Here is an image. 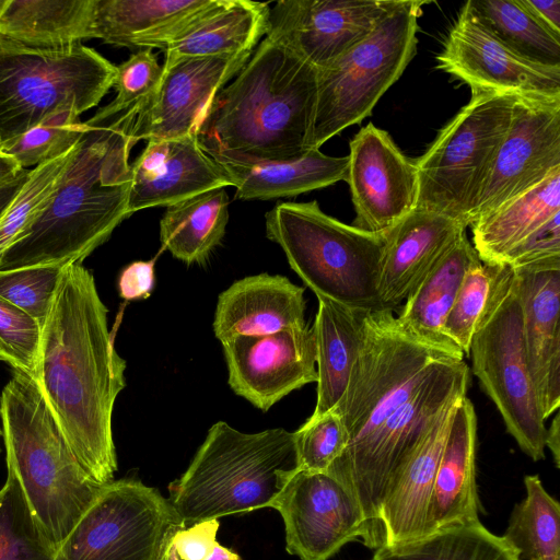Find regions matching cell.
I'll use <instances>...</instances> for the list:
<instances>
[{"mask_svg": "<svg viewBox=\"0 0 560 560\" xmlns=\"http://www.w3.org/2000/svg\"><path fill=\"white\" fill-rule=\"evenodd\" d=\"M107 312L93 273L82 262L65 266L34 375L71 451L100 485L113 481L118 468L112 417L127 366Z\"/></svg>", "mask_w": 560, "mask_h": 560, "instance_id": "obj_1", "label": "cell"}, {"mask_svg": "<svg viewBox=\"0 0 560 560\" xmlns=\"http://www.w3.org/2000/svg\"><path fill=\"white\" fill-rule=\"evenodd\" d=\"M317 68L265 37L231 84L220 90L198 130L214 161H288L310 149Z\"/></svg>", "mask_w": 560, "mask_h": 560, "instance_id": "obj_2", "label": "cell"}, {"mask_svg": "<svg viewBox=\"0 0 560 560\" xmlns=\"http://www.w3.org/2000/svg\"><path fill=\"white\" fill-rule=\"evenodd\" d=\"M136 115L88 126L51 202L0 260V271L82 262L131 213L128 162Z\"/></svg>", "mask_w": 560, "mask_h": 560, "instance_id": "obj_3", "label": "cell"}, {"mask_svg": "<svg viewBox=\"0 0 560 560\" xmlns=\"http://www.w3.org/2000/svg\"><path fill=\"white\" fill-rule=\"evenodd\" d=\"M0 418L7 469L19 479L57 550L103 485L78 462L33 376L12 372L1 394Z\"/></svg>", "mask_w": 560, "mask_h": 560, "instance_id": "obj_4", "label": "cell"}, {"mask_svg": "<svg viewBox=\"0 0 560 560\" xmlns=\"http://www.w3.org/2000/svg\"><path fill=\"white\" fill-rule=\"evenodd\" d=\"M296 469L293 432L245 433L218 421L167 500L185 526L271 508Z\"/></svg>", "mask_w": 560, "mask_h": 560, "instance_id": "obj_5", "label": "cell"}, {"mask_svg": "<svg viewBox=\"0 0 560 560\" xmlns=\"http://www.w3.org/2000/svg\"><path fill=\"white\" fill-rule=\"evenodd\" d=\"M266 235L282 248L291 269L315 295L353 308H383V235L338 221L316 200L276 205L266 213Z\"/></svg>", "mask_w": 560, "mask_h": 560, "instance_id": "obj_6", "label": "cell"}, {"mask_svg": "<svg viewBox=\"0 0 560 560\" xmlns=\"http://www.w3.org/2000/svg\"><path fill=\"white\" fill-rule=\"evenodd\" d=\"M464 360L438 361L419 388L374 432L346 447L328 469L359 503L368 528L366 547L378 549L377 515L385 491L416 452L440 413L466 396Z\"/></svg>", "mask_w": 560, "mask_h": 560, "instance_id": "obj_7", "label": "cell"}, {"mask_svg": "<svg viewBox=\"0 0 560 560\" xmlns=\"http://www.w3.org/2000/svg\"><path fill=\"white\" fill-rule=\"evenodd\" d=\"M115 77L116 66L81 43L34 47L0 35V141L61 108L98 105Z\"/></svg>", "mask_w": 560, "mask_h": 560, "instance_id": "obj_8", "label": "cell"}, {"mask_svg": "<svg viewBox=\"0 0 560 560\" xmlns=\"http://www.w3.org/2000/svg\"><path fill=\"white\" fill-rule=\"evenodd\" d=\"M425 1L398 0L363 40L317 69L310 149L369 116L416 54L418 18Z\"/></svg>", "mask_w": 560, "mask_h": 560, "instance_id": "obj_9", "label": "cell"}, {"mask_svg": "<svg viewBox=\"0 0 560 560\" xmlns=\"http://www.w3.org/2000/svg\"><path fill=\"white\" fill-rule=\"evenodd\" d=\"M469 102L415 161L419 210L467 225L472 203L512 118L516 95L470 90Z\"/></svg>", "mask_w": 560, "mask_h": 560, "instance_id": "obj_10", "label": "cell"}, {"mask_svg": "<svg viewBox=\"0 0 560 560\" xmlns=\"http://www.w3.org/2000/svg\"><path fill=\"white\" fill-rule=\"evenodd\" d=\"M445 358L453 357L407 335L397 324L394 310L368 311L347 389L332 409L343 423L346 447L374 432Z\"/></svg>", "mask_w": 560, "mask_h": 560, "instance_id": "obj_11", "label": "cell"}, {"mask_svg": "<svg viewBox=\"0 0 560 560\" xmlns=\"http://www.w3.org/2000/svg\"><path fill=\"white\" fill-rule=\"evenodd\" d=\"M184 525L155 488L136 479L103 485L56 550L54 560H160Z\"/></svg>", "mask_w": 560, "mask_h": 560, "instance_id": "obj_12", "label": "cell"}, {"mask_svg": "<svg viewBox=\"0 0 560 560\" xmlns=\"http://www.w3.org/2000/svg\"><path fill=\"white\" fill-rule=\"evenodd\" d=\"M468 355L474 375L522 452L534 462L544 459L547 428L528 369L514 282L494 313L474 334Z\"/></svg>", "mask_w": 560, "mask_h": 560, "instance_id": "obj_13", "label": "cell"}, {"mask_svg": "<svg viewBox=\"0 0 560 560\" xmlns=\"http://www.w3.org/2000/svg\"><path fill=\"white\" fill-rule=\"evenodd\" d=\"M560 167V98L516 96L509 129L467 218L479 217L542 182Z\"/></svg>", "mask_w": 560, "mask_h": 560, "instance_id": "obj_14", "label": "cell"}, {"mask_svg": "<svg viewBox=\"0 0 560 560\" xmlns=\"http://www.w3.org/2000/svg\"><path fill=\"white\" fill-rule=\"evenodd\" d=\"M283 520L285 548L302 560H327L368 528L351 492L328 472L296 469L275 500Z\"/></svg>", "mask_w": 560, "mask_h": 560, "instance_id": "obj_15", "label": "cell"}, {"mask_svg": "<svg viewBox=\"0 0 560 560\" xmlns=\"http://www.w3.org/2000/svg\"><path fill=\"white\" fill-rule=\"evenodd\" d=\"M436 59L440 69L470 90L560 98V66L541 65L517 54L480 22L467 2Z\"/></svg>", "mask_w": 560, "mask_h": 560, "instance_id": "obj_16", "label": "cell"}, {"mask_svg": "<svg viewBox=\"0 0 560 560\" xmlns=\"http://www.w3.org/2000/svg\"><path fill=\"white\" fill-rule=\"evenodd\" d=\"M346 182L355 211L353 226L384 235L417 208L419 179L387 131L368 124L349 143Z\"/></svg>", "mask_w": 560, "mask_h": 560, "instance_id": "obj_17", "label": "cell"}, {"mask_svg": "<svg viewBox=\"0 0 560 560\" xmlns=\"http://www.w3.org/2000/svg\"><path fill=\"white\" fill-rule=\"evenodd\" d=\"M222 343L232 390L267 411L291 392L317 382L316 342L307 324Z\"/></svg>", "mask_w": 560, "mask_h": 560, "instance_id": "obj_18", "label": "cell"}, {"mask_svg": "<svg viewBox=\"0 0 560 560\" xmlns=\"http://www.w3.org/2000/svg\"><path fill=\"white\" fill-rule=\"evenodd\" d=\"M397 1H277L269 10L266 37L319 69L370 35Z\"/></svg>", "mask_w": 560, "mask_h": 560, "instance_id": "obj_19", "label": "cell"}, {"mask_svg": "<svg viewBox=\"0 0 560 560\" xmlns=\"http://www.w3.org/2000/svg\"><path fill=\"white\" fill-rule=\"evenodd\" d=\"M250 55L185 57L164 63L156 92L136 116L135 139L197 136L214 96L241 71Z\"/></svg>", "mask_w": 560, "mask_h": 560, "instance_id": "obj_20", "label": "cell"}, {"mask_svg": "<svg viewBox=\"0 0 560 560\" xmlns=\"http://www.w3.org/2000/svg\"><path fill=\"white\" fill-rule=\"evenodd\" d=\"M529 373L546 421L560 406V258L514 269Z\"/></svg>", "mask_w": 560, "mask_h": 560, "instance_id": "obj_21", "label": "cell"}, {"mask_svg": "<svg viewBox=\"0 0 560 560\" xmlns=\"http://www.w3.org/2000/svg\"><path fill=\"white\" fill-rule=\"evenodd\" d=\"M128 210L171 206L231 186L224 170L200 147L197 136L151 140L130 165Z\"/></svg>", "mask_w": 560, "mask_h": 560, "instance_id": "obj_22", "label": "cell"}, {"mask_svg": "<svg viewBox=\"0 0 560 560\" xmlns=\"http://www.w3.org/2000/svg\"><path fill=\"white\" fill-rule=\"evenodd\" d=\"M466 228L446 215L415 209L386 232L378 279L381 306L394 310L406 300Z\"/></svg>", "mask_w": 560, "mask_h": 560, "instance_id": "obj_23", "label": "cell"}, {"mask_svg": "<svg viewBox=\"0 0 560 560\" xmlns=\"http://www.w3.org/2000/svg\"><path fill=\"white\" fill-rule=\"evenodd\" d=\"M462 398L440 413L416 452L387 487L377 515L380 548L424 536L435 472L455 408Z\"/></svg>", "mask_w": 560, "mask_h": 560, "instance_id": "obj_24", "label": "cell"}, {"mask_svg": "<svg viewBox=\"0 0 560 560\" xmlns=\"http://www.w3.org/2000/svg\"><path fill=\"white\" fill-rule=\"evenodd\" d=\"M305 289L280 275L260 273L232 283L218 299L213 332L221 342L305 325Z\"/></svg>", "mask_w": 560, "mask_h": 560, "instance_id": "obj_25", "label": "cell"}, {"mask_svg": "<svg viewBox=\"0 0 560 560\" xmlns=\"http://www.w3.org/2000/svg\"><path fill=\"white\" fill-rule=\"evenodd\" d=\"M477 417L465 396L454 411L428 504L424 536L479 522L476 488Z\"/></svg>", "mask_w": 560, "mask_h": 560, "instance_id": "obj_26", "label": "cell"}, {"mask_svg": "<svg viewBox=\"0 0 560 560\" xmlns=\"http://www.w3.org/2000/svg\"><path fill=\"white\" fill-rule=\"evenodd\" d=\"M479 260L463 231L406 298L396 316L399 327L413 339L464 360V353L444 335V324L464 276Z\"/></svg>", "mask_w": 560, "mask_h": 560, "instance_id": "obj_27", "label": "cell"}, {"mask_svg": "<svg viewBox=\"0 0 560 560\" xmlns=\"http://www.w3.org/2000/svg\"><path fill=\"white\" fill-rule=\"evenodd\" d=\"M270 3L210 0L167 46L165 62L185 57L252 54L267 33Z\"/></svg>", "mask_w": 560, "mask_h": 560, "instance_id": "obj_28", "label": "cell"}, {"mask_svg": "<svg viewBox=\"0 0 560 560\" xmlns=\"http://www.w3.org/2000/svg\"><path fill=\"white\" fill-rule=\"evenodd\" d=\"M210 0H95L93 38L124 47L167 46Z\"/></svg>", "mask_w": 560, "mask_h": 560, "instance_id": "obj_29", "label": "cell"}, {"mask_svg": "<svg viewBox=\"0 0 560 560\" xmlns=\"http://www.w3.org/2000/svg\"><path fill=\"white\" fill-rule=\"evenodd\" d=\"M226 173L235 198L267 200L292 197L346 180L349 158L330 156L319 149L288 161H215Z\"/></svg>", "mask_w": 560, "mask_h": 560, "instance_id": "obj_30", "label": "cell"}, {"mask_svg": "<svg viewBox=\"0 0 560 560\" xmlns=\"http://www.w3.org/2000/svg\"><path fill=\"white\" fill-rule=\"evenodd\" d=\"M313 331L316 342L317 400L311 417L332 410L342 398L358 358L370 310H360L316 295Z\"/></svg>", "mask_w": 560, "mask_h": 560, "instance_id": "obj_31", "label": "cell"}, {"mask_svg": "<svg viewBox=\"0 0 560 560\" xmlns=\"http://www.w3.org/2000/svg\"><path fill=\"white\" fill-rule=\"evenodd\" d=\"M557 212H560V167L535 187L472 222V246L482 262L501 264L515 245Z\"/></svg>", "mask_w": 560, "mask_h": 560, "instance_id": "obj_32", "label": "cell"}, {"mask_svg": "<svg viewBox=\"0 0 560 560\" xmlns=\"http://www.w3.org/2000/svg\"><path fill=\"white\" fill-rule=\"evenodd\" d=\"M95 0H7L0 35L34 47H62L93 38Z\"/></svg>", "mask_w": 560, "mask_h": 560, "instance_id": "obj_33", "label": "cell"}, {"mask_svg": "<svg viewBox=\"0 0 560 560\" xmlns=\"http://www.w3.org/2000/svg\"><path fill=\"white\" fill-rule=\"evenodd\" d=\"M228 221L225 187L214 188L168 206L160 221V238L175 258L200 264L221 243Z\"/></svg>", "mask_w": 560, "mask_h": 560, "instance_id": "obj_34", "label": "cell"}, {"mask_svg": "<svg viewBox=\"0 0 560 560\" xmlns=\"http://www.w3.org/2000/svg\"><path fill=\"white\" fill-rule=\"evenodd\" d=\"M513 282L514 269L508 264L479 260L468 269L444 324V335L464 355L469 354L474 334L494 313Z\"/></svg>", "mask_w": 560, "mask_h": 560, "instance_id": "obj_35", "label": "cell"}, {"mask_svg": "<svg viewBox=\"0 0 560 560\" xmlns=\"http://www.w3.org/2000/svg\"><path fill=\"white\" fill-rule=\"evenodd\" d=\"M372 560H520L502 536L481 523L447 527L413 541L375 550Z\"/></svg>", "mask_w": 560, "mask_h": 560, "instance_id": "obj_36", "label": "cell"}, {"mask_svg": "<svg viewBox=\"0 0 560 560\" xmlns=\"http://www.w3.org/2000/svg\"><path fill=\"white\" fill-rule=\"evenodd\" d=\"M467 4L487 28L521 56L560 66V34L541 22L524 0H470Z\"/></svg>", "mask_w": 560, "mask_h": 560, "instance_id": "obj_37", "label": "cell"}, {"mask_svg": "<svg viewBox=\"0 0 560 560\" xmlns=\"http://www.w3.org/2000/svg\"><path fill=\"white\" fill-rule=\"evenodd\" d=\"M526 497L517 503L502 536L520 560H560V505L537 475L524 478Z\"/></svg>", "mask_w": 560, "mask_h": 560, "instance_id": "obj_38", "label": "cell"}, {"mask_svg": "<svg viewBox=\"0 0 560 560\" xmlns=\"http://www.w3.org/2000/svg\"><path fill=\"white\" fill-rule=\"evenodd\" d=\"M80 141L60 156L30 170L25 182L0 215V260L49 206Z\"/></svg>", "mask_w": 560, "mask_h": 560, "instance_id": "obj_39", "label": "cell"}, {"mask_svg": "<svg viewBox=\"0 0 560 560\" xmlns=\"http://www.w3.org/2000/svg\"><path fill=\"white\" fill-rule=\"evenodd\" d=\"M0 489V560H54L56 548L33 514L10 469Z\"/></svg>", "mask_w": 560, "mask_h": 560, "instance_id": "obj_40", "label": "cell"}, {"mask_svg": "<svg viewBox=\"0 0 560 560\" xmlns=\"http://www.w3.org/2000/svg\"><path fill=\"white\" fill-rule=\"evenodd\" d=\"M80 113L65 107L25 132L0 143L3 153L21 167L37 166L73 148L86 133L88 127L80 121Z\"/></svg>", "mask_w": 560, "mask_h": 560, "instance_id": "obj_41", "label": "cell"}, {"mask_svg": "<svg viewBox=\"0 0 560 560\" xmlns=\"http://www.w3.org/2000/svg\"><path fill=\"white\" fill-rule=\"evenodd\" d=\"M163 75V67L158 62L151 48H143L116 67L113 88L115 98L101 108L86 125H97L128 112L137 114L156 92Z\"/></svg>", "mask_w": 560, "mask_h": 560, "instance_id": "obj_42", "label": "cell"}, {"mask_svg": "<svg viewBox=\"0 0 560 560\" xmlns=\"http://www.w3.org/2000/svg\"><path fill=\"white\" fill-rule=\"evenodd\" d=\"M298 468L327 472L347 446L343 423L335 410L310 417L293 432Z\"/></svg>", "mask_w": 560, "mask_h": 560, "instance_id": "obj_43", "label": "cell"}, {"mask_svg": "<svg viewBox=\"0 0 560 560\" xmlns=\"http://www.w3.org/2000/svg\"><path fill=\"white\" fill-rule=\"evenodd\" d=\"M63 267L42 266L0 271V298L42 326L51 307Z\"/></svg>", "mask_w": 560, "mask_h": 560, "instance_id": "obj_44", "label": "cell"}, {"mask_svg": "<svg viewBox=\"0 0 560 560\" xmlns=\"http://www.w3.org/2000/svg\"><path fill=\"white\" fill-rule=\"evenodd\" d=\"M42 330L34 317L0 298V361L34 377Z\"/></svg>", "mask_w": 560, "mask_h": 560, "instance_id": "obj_45", "label": "cell"}, {"mask_svg": "<svg viewBox=\"0 0 560 560\" xmlns=\"http://www.w3.org/2000/svg\"><path fill=\"white\" fill-rule=\"evenodd\" d=\"M218 520L175 528L168 536L160 560H242L217 540Z\"/></svg>", "mask_w": 560, "mask_h": 560, "instance_id": "obj_46", "label": "cell"}, {"mask_svg": "<svg viewBox=\"0 0 560 560\" xmlns=\"http://www.w3.org/2000/svg\"><path fill=\"white\" fill-rule=\"evenodd\" d=\"M560 258V212L515 245L503 258L513 269Z\"/></svg>", "mask_w": 560, "mask_h": 560, "instance_id": "obj_47", "label": "cell"}, {"mask_svg": "<svg viewBox=\"0 0 560 560\" xmlns=\"http://www.w3.org/2000/svg\"><path fill=\"white\" fill-rule=\"evenodd\" d=\"M154 260L133 261L119 275V296L126 301L147 299L154 288Z\"/></svg>", "mask_w": 560, "mask_h": 560, "instance_id": "obj_48", "label": "cell"}, {"mask_svg": "<svg viewBox=\"0 0 560 560\" xmlns=\"http://www.w3.org/2000/svg\"><path fill=\"white\" fill-rule=\"evenodd\" d=\"M533 13L555 33L560 34V0H524Z\"/></svg>", "mask_w": 560, "mask_h": 560, "instance_id": "obj_49", "label": "cell"}, {"mask_svg": "<svg viewBox=\"0 0 560 560\" xmlns=\"http://www.w3.org/2000/svg\"><path fill=\"white\" fill-rule=\"evenodd\" d=\"M26 171V168L21 167L10 155L3 153L0 149V188L12 183Z\"/></svg>", "mask_w": 560, "mask_h": 560, "instance_id": "obj_50", "label": "cell"}, {"mask_svg": "<svg viewBox=\"0 0 560 560\" xmlns=\"http://www.w3.org/2000/svg\"><path fill=\"white\" fill-rule=\"evenodd\" d=\"M546 447H548L552 454L553 463L557 468L560 467V415L556 413L551 425L547 429L546 434Z\"/></svg>", "mask_w": 560, "mask_h": 560, "instance_id": "obj_51", "label": "cell"}, {"mask_svg": "<svg viewBox=\"0 0 560 560\" xmlns=\"http://www.w3.org/2000/svg\"><path fill=\"white\" fill-rule=\"evenodd\" d=\"M30 170H27L23 175L8 184L7 186L0 188V215L5 210L7 206L10 203L12 198L15 196L18 190L21 188L23 183L25 182Z\"/></svg>", "mask_w": 560, "mask_h": 560, "instance_id": "obj_52", "label": "cell"}, {"mask_svg": "<svg viewBox=\"0 0 560 560\" xmlns=\"http://www.w3.org/2000/svg\"><path fill=\"white\" fill-rule=\"evenodd\" d=\"M5 4H7V0H0V15H1L2 11L4 10Z\"/></svg>", "mask_w": 560, "mask_h": 560, "instance_id": "obj_53", "label": "cell"}, {"mask_svg": "<svg viewBox=\"0 0 560 560\" xmlns=\"http://www.w3.org/2000/svg\"><path fill=\"white\" fill-rule=\"evenodd\" d=\"M0 434H1V430H0Z\"/></svg>", "mask_w": 560, "mask_h": 560, "instance_id": "obj_54", "label": "cell"}]
</instances>
